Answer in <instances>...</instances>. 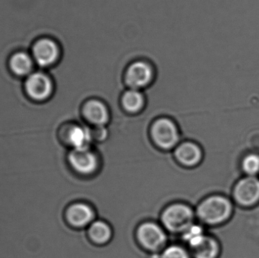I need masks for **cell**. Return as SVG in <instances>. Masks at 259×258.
<instances>
[{"label":"cell","mask_w":259,"mask_h":258,"mask_svg":"<svg viewBox=\"0 0 259 258\" xmlns=\"http://www.w3.org/2000/svg\"><path fill=\"white\" fill-rule=\"evenodd\" d=\"M232 210V204L228 198L214 195L201 203L198 209V215L203 222L210 225H218L230 218Z\"/></svg>","instance_id":"obj_1"},{"label":"cell","mask_w":259,"mask_h":258,"mask_svg":"<svg viewBox=\"0 0 259 258\" xmlns=\"http://www.w3.org/2000/svg\"><path fill=\"white\" fill-rule=\"evenodd\" d=\"M155 77L153 65L148 60L137 59L131 62L126 68L123 81L128 89L141 90L152 84Z\"/></svg>","instance_id":"obj_2"},{"label":"cell","mask_w":259,"mask_h":258,"mask_svg":"<svg viewBox=\"0 0 259 258\" xmlns=\"http://www.w3.org/2000/svg\"><path fill=\"white\" fill-rule=\"evenodd\" d=\"M193 213L184 204H174L167 208L162 215L164 227L174 233H184L193 224Z\"/></svg>","instance_id":"obj_3"},{"label":"cell","mask_w":259,"mask_h":258,"mask_svg":"<svg viewBox=\"0 0 259 258\" xmlns=\"http://www.w3.org/2000/svg\"><path fill=\"white\" fill-rule=\"evenodd\" d=\"M235 201L243 207H251L259 201V180L255 177H245L236 184Z\"/></svg>","instance_id":"obj_4"},{"label":"cell","mask_w":259,"mask_h":258,"mask_svg":"<svg viewBox=\"0 0 259 258\" xmlns=\"http://www.w3.org/2000/svg\"><path fill=\"white\" fill-rule=\"evenodd\" d=\"M152 136L157 145L163 148H171L179 140V133L175 124L170 120H158L152 129Z\"/></svg>","instance_id":"obj_5"},{"label":"cell","mask_w":259,"mask_h":258,"mask_svg":"<svg viewBox=\"0 0 259 258\" xmlns=\"http://www.w3.org/2000/svg\"><path fill=\"white\" fill-rule=\"evenodd\" d=\"M25 88L30 98L34 101H42L51 96L53 84L48 76L42 73H34L29 76Z\"/></svg>","instance_id":"obj_6"},{"label":"cell","mask_w":259,"mask_h":258,"mask_svg":"<svg viewBox=\"0 0 259 258\" xmlns=\"http://www.w3.org/2000/svg\"><path fill=\"white\" fill-rule=\"evenodd\" d=\"M137 235L143 248L149 251H158L165 245V233L158 226L152 223L140 226Z\"/></svg>","instance_id":"obj_7"},{"label":"cell","mask_w":259,"mask_h":258,"mask_svg":"<svg viewBox=\"0 0 259 258\" xmlns=\"http://www.w3.org/2000/svg\"><path fill=\"white\" fill-rule=\"evenodd\" d=\"M33 54L38 65L42 67L51 66L59 59L60 48L55 41L42 39L35 43Z\"/></svg>","instance_id":"obj_8"},{"label":"cell","mask_w":259,"mask_h":258,"mask_svg":"<svg viewBox=\"0 0 259 258\" xmlns=\"http://www.w3.org/2000/svg\"><path fill=\"white\" fill-rule=\"evenodd\" d=\"M71 167L82 174H91L97 169L98 161L88 148L74 149L68 156Z\"/></svg>","instance_id":"obj_9"},{"label":"cell","mask_w":259,"mask_h":258,"mask_svg":"<svg viewBox=\"0 0 259 258\" xmlns=\"http://www.w3.org/2000/svg\"><path fill=\"white\" fill-rule=\"evenodd\" d=\"M85 118L97 127H103L109 121V112L103 101L91 99L85 103L83 108Z\"/></svg>","instance_id":"obj_10"},{"label":"cell","mask_w":259,"mask_h":258,"mask_svg":"<svg viewBox=\"0 0 259 258\" xmlns=\"http://www.w3.org/2000/svg\"><path fill=\"white\" fill-rule=\"evenodd\" d=\"M67 218L74 227H84L94 220V212L89 206L79 203L73 204L68 209Z\"/></svg>","instance_id":"obj_11"},{"label":"cell","mask_w":259,"mask_h":258,"mask_svg":"<svg viewBox=\"0 0 259 258\" xmlns=\"http://www.w3.org/2000/svg\"><path fill=\"white\" fill-rule=\"evenodd\" d=\"M175 156L183 165L193 166L200 162L202 154L200 148L196 144L185 142L178 147Z\"/></svg>","instance_id":"obj_12"},{"label":"cell","mask_w":259,"mask_h":258,"mask_svg":"<svg viewBox=\"0 0 259 258\" xmlns=\"http://www.w3.org/2000/svg\"><path fill=\"white\" fill-rule=\"evenodd\" d=\"M92 139L91 132L80 126H74L67 132L66 140L74 149L88 148V145Z\"/></svg>","instance_id":"obj_13"},{"label":"cell","mask_w":259,"mask_h":258,"mask_svg":"<svg viewBox=\"0 0 259 258\" xmlns=\"http://www.w3.org/2000/svg\"><path fill=\"white\" fill-rule=\"evenodd\" d=\"M121 101L127 112L137 113L144 107L145 97L141 91L128 89L123 92Z\"/></svg>","instance_id":"obj_14"},{"label":"cell","mask_w":259,"mask_h":258,"mask_svg":"<svg viewBox=\"0 0 259 258\" xmlns=\"http://www.w3.org/2000/svg\"><path fill=\"white\" fill-rule=\"evenodd\" d=\"M191 248L193 258H217L219 254L218 242L212 238L207 236Z\"/></svg>","instance_id":"obj_15"},{"label":"cell","mask_w":259,"mask_h":258,"mask_svg":"<svg viewBox=\"0 0 259 258\" xmlns=\"http://www.w3.org/2000/svg\"><path fill=\"white\" fill-rule=\"evenodd\" d=\"M10 67L14 73L18 75L24 76L31 71L33 62L28 55L24 53H18L14 55L11 59Z\"/></svg>","instance_id":"obj_16"},{"label":"cell","mask_w":259,"mask_h":258,"mask_svg":"<svg viewBox=\"0 0 259 258\" xmlns=\"http://www.w3.org/2000/svg\"><path fill=\"white\" fill-rule=\"evenodd\" d=\"M89 233L92 240L97 244H106L112 237L110 227L103 221L93 223L90 227Z\"/></svg>","instance_id":"obj_17"},{"label":"cell","mask_w":259,"mask_h":258,"mask_svg":"<svg viewBox=\"0 0 259 258\" xmlns=\"http://www.w3.org/2000/svg\"><path fill=\"white\" fill-rule=\"evenodd\" d=\"M184 239L190 244L191 248L196 246L205 237L202 228L193 224L184 232Z\"/></svg>","instance_id":"obj_18"},{"label":"cell","mask_w":259,"mask_h":258,"mask_svg":"<svg viewBox=\"0 0 259 258\" xmlns=\"http://www.w3.org/2000/svg\"><path fill=\"white\" fill-rule=\"evenodd\" d=\"M243 171L251 177H255L259 173V156L250 154L244 158L242 162Z\"/></svg>","instance_id":"obj_19"},{"label":"cell","mask_w":259,"mask_h":258,"mask_svg":"<svg viewBox=\"0 0 259 258\" xmlns=\"http://www.w3.org/2000/svg\"><path fill=\"white\" fill-rule=\"evenodd\" d=\"M161 258H191L189 253L184 248L177 245L170 246L164 250Z\"/></svg>","instance_id":"obj_20"}]
</instances>
